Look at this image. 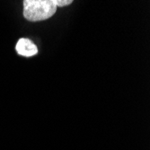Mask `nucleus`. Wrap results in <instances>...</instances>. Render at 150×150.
Instances as JSON below:
<instances>
[{
	"label": "nucleus",
	"instance_id": "obj_1",
	"mask_svg": "<svg viewBox=\"0 0 150 150\" xmlns=\"http://www.w3.org/2000/svg\"><path fill=\"white\" fill-rule=\"evenodd\" d=\"M23 16L30 22H40L55 15V0H24Z\"/></svg>",
	"mask_w": 150,
	"mask_h": 150
},
{
	"label": "nucleus",
	"instance_id": "obj_2",
	"mask_svg": "<svg viewBox=\"0 0 150 150\" xmlns=\"http://www.w3.org/2000/svg\"><path fill=\"white\" fill-rule=\"evenodd\" d=\"M16 50L17 53L23 57H32L38 53L37 46L31 40L26 38H21L16 45Z\"/></svg>",
	"mask_w": 150,
	"mask_h": 150
},
{
	"label": "nucleus",
	"instance_id": "obj_3",
	"mask_svg": "<svg viewBox=\"0 0 150 150\" xmlns=\"http://www.w3.org/2000/svg\"><path fill=\"white\" fill-rule=\"evenodd\" d=\"M73 1L72 0H55V4L58 6H69L72 3Z\"/></svg>",
	"mask_w": 150,
	"mask_h": 150
}]
</instances>
